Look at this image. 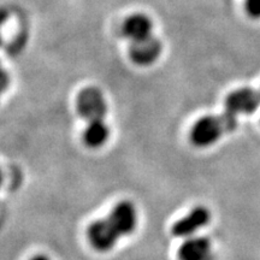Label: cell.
I'll return each instance as SVG.
<instances>
[{
  "instance_id": "1",
  "label": "cell",
  "mask_w": 260,
  "mask_h": 260,
  "mask_svg": "<svg viewBox=\"0 0 260 260\" xmlns=\"http://www.w3.org/2000/svg\"><path fill=\"white\" fill-rule=\"evenodd\" d=\"M236 125L237 117L228 111L220 116L203 117L191 128L190 141L197 147H210L218 141L224 133L233 132Z\"/></svg>"
},
{
  "instance_id": "2",
  "label": "cell",
  "mask_w": 260,
  "mask_h": 260,
  "mask_svg": "<svg viewBox=\"0 0 260 260\" xmlns=\"http://www.w3.org/2000/svg\"><path fill=\"white\" fill-rule=\"evenodd\" d=\"M77 112L86 121H102L107 113V104L103 93L98 88H86L77 96Z\"/></svg>"
},
{
  "instance_id": "3",
  "label": "cell",
  "mask_w": 260,
  "mask_h": 260,
  "mask_svg": "<svg viewBox=\"0 0 260 260\" xmlns=\"http://www.w3.org/2000/svg\"><path fill=\"white\" fill-rule=\"evenodd\" d=\"M87 236L90 245L98 252L111 251L121 239L109 218L94 220L88 226Z\"/></svg>"
},
{
  "instance_id": "4",
  "label": "cell",
  "mask_w": 260,
  "mask_h": 260,
  "mask_svg": "<svg viewBox=\"0 0 260 260\" xmlns=\"http://www.w3.org/2000/svg\"><path fill=\"white\" fill-rule=\"evenodd\" d=\"M210 211L204 206H197L172 225L171 233L176 237L189 239V237L195 236V234L199 230L206 226L210 223Z\"/></svg>"
},
{
  "instance_id": "5",
  "label": "cell",
  "mask_w": 260,
  "mask_h": 260,
  "mask_svg": "<svg viewBox=\"0 0 260 260\" xmlns=\"http://www.w3.org/2000/svg\"><path fill=\"white\" fill-rule=\"evenodd\" d=\"M107 218L121 237L133 234L138 226V211L130 201H121L117 204Z\"/></svg>"
},
{
  "instance_id": "6",
  "label": "cell",
  "mask_w": 260,
  "mask_h": 260,
  "mask_svg": "<svg viewBox=\"0 0 260 260\" xmlns=\"http://www.w3.org/2000/svg\"><path fill=\"white\" fill-rule=\"evenodd\" d=\"M260 106V93L251 88H241L230 93L225 100V109L234 116L249 115Z\"/></svg>"
},
{
  "instance_id": "7",
  "label": "cell",
  "mask_w": 260,
  "mask_h": 260,
  "mask_svg": "<svg viewBox=\"0 0 260 260\" xmlns=\"http://www.w3.org/2000/svg\"><path fill=\"white\" fill-rule=\"evenodd\" d=\"M180 260H213L211 241L207 237L193 236L186 239L178 248Z\"/></svg>"
},
{
  "instance_id": "8",
  "label": "cell",
  "mask_w": 260,
  "mask_h": 260,
  "mask_svg": "<svg viewBox=\"0 0 260 260\" xmlns=\"http://www.w3.org/2000/svg\"><path fill=\"white\" fill-rule=\"evenodd\" d=\"M161 52V44L158 39L151 37L133 42L130 57L139 65H148L157 60Z\"/></svg>"
},
{
  "instance_id": "9",
  "label": "cell",
  "mask_w": 260,
  "mask_h": 260,
  "mask_svg": "<svg viewBox=\"0 0 260 260\" xmlns=\"http://www.w3.org/2000/svg\"><path fill=\"white\" fill-rule=\"evenodd\" d=\"M123 32L133 42L151 37L152 22L147 16L136 14L130 16L123 25Z\"/></svg>"
},
{
  "instance_id": "10",
  "label": "cell",
  "mask_w": 260,
  "mask_h": 260,
  "mask_svg": "<svg viewBox=\"0 0 260 260\" xmlns=\"http://www.w3.org/2000/svg\"><path fill=\"white\" fill-rule=\"evenodd\" d=\"M110 138L109 125L102 121L89 122L83 132V141L89 148H99L106 144Z\"/></svg>"
},
{
  "instance_id": "11",
  "label": "cell",
  "mask_w": 260,
  "mask_h": 260,
  "mask_svg": "<svg viewBox=\"0 0 260 260\" xmlns=\"http://www.w3.org/2000/svg\"><path fill=\"white\" fill-rule=\"evenodd\" d=\"M245 9L249 17L260 18V0H246Z\"/></svg>"
},
{
  "instance_id": "12",
  "label": "cell",
  "mask_w": 260,
  "mask_h": 260,
  "mask_svg": "<svg viewBox=\"0 0 260 260\" xmlns=\"http://www.w3.org/2000/svg\"><path fill=\"white\" fill-rule=\"evenodd\" d=\"M9 82H10V80H9L8 74H6V71L3 69L2 65H0V95H2V94L4 93L6 89H8Z\"/></svg>"
},
{
  "instance_id": "13",
  "label": "cell",
  "mask_w": 260,
  "mask_h": 260,
  "mask_svg": "<svg viewBox=\"0 0 260 260\" xmlns=\"http://www.w3.org/2000/svg\"><path fill=\"white\" fill-rule=\"evenodd\" d=\"M30 260H51V259L48 258L47 255H45V254H38V255L32 256Z\"/></svg>"
},
{
  "instance_id": "14",
  "label": "cell",
  "mask_w": 260,
  "mask_h": 260,
  "mask_svg": "<svg viewBox=\"0 0 260 260\" xmlns=\"http://www.w3.org/2000/svg\"><path fill=\"white\" fill-rule=\"evenodd\" d=\"M4 19H5V15L3 14V12H0V24L4 22ZM0 39H2V38H0ZM0 44H2V40H0Z\"/></svg>"
},
{
  "instance_id": "15",
  "label": "cell",
  "mask_w": 260,
  "mask_h": 260,
  "mask_svg": "<svg viewBox=\"0 0 260 260\" xmlns=\"http://www.w3.org/2000/svg\"><path fill=\"white\" fill-rule=\"evenodd\" d=\"M2 183H3V174L2 171H0V187H2Z\"/></svg>"
}]
</instances>
